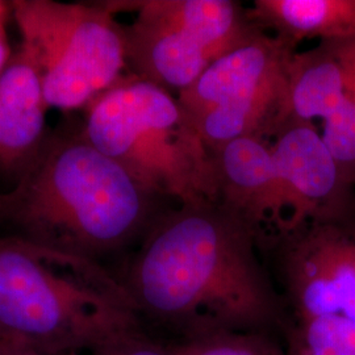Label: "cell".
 Masks as SVG:
<instances>
[{
	"label": "cell",
	"instance_id": "obj_1",
	"mask_svg": "<svg viewBox=\"0 0 355 355\" xmlns=\"http://www.w3.org/2000/svg\"><path fill=\"white\" fill-rule=\"evenodd\" d=\"M258 234L221 204L158 215L121 280L141 320L179 340L236 331L283 336V296L262 258Z\"/></svg>",
	"mask_w": 355,
	"mask_h": 355
},
{
	"label": "cell",
	"instance_id": "obj_2",
	"mask_svg": "<svg viewBox=\"0 0 355 355\" xmlns=\"http://www.w3.org/2000/svg\"><path fill=\"white\" fill-rule=\"evenodd\" d=\"M155 198L98 150L82 128L49 132L12 190L0 193V228L13 236L99 262L154 218Z\"/></svg>",
	"mask_w": 355,
	"mask_h": 355
},
{
	"label": "cell",
	"instance_id": "obj_3",
	"mask_svg": "<svg viewBox=\"0 0 355 355\" xmlns=\"http://www.w3.org/2000/svg\"><path fill=\"white\" fill-rule=\"evenodd\" d=\"M140 329L124 284L101 262L0 234V340L95 354Z\"/></svg>",
	"mask_w": 355,
	"mask_h": 355
},
{
	"label": "cell",
	"instance_id": "obj_4",
	"mask_svg": "<svg viewBox=\"0 0 355 355\" xmlns=\"http://www.w3.org/2000/svg\"><path fill=\"white\" fill-rule=\"evenodd\" d=\"M86 139L153 198L180 207L218 203L215 154L177 95L139 76H123L85 108Z\"/></svg>",
	"mask_w": 355,
	"mask_h": 355
},
{
	"label": "cell",
	"instance_id": "obj_5",
	"mask_svg": "<svg viewBox=\"0 0 355 355\" xmlns=\"http://www.w3.org/2000/svg\"><path fill=\"white\" fill-rule=\"evenodd\" d=\"M21 51L35 66L48 108H86L123 78V24L102 3L11 0Z\"/></svg>",
	"mask_w": 355,
	"mask_h": 355
},
{
	"label": "cell",
	"instance_id": "obj_6",
	"mask_svg": "<svg viewBox=\"0 0 355 355\" xmlns=\"http://www.w3.org/2000/svg\"><path fill=\"white\" fill-rule=\"evenodd\" d=\"M295 53L280 38L259 32L178 94L191 125L211 152L239 139H274L291 121Z\"/></svg>",
	"mask_w": 355,
	"mask_h": 355
},
{
	"label": "cell",
	"instance_id": "obj_7",
	"mask_svg": "<svg viewBox=\"0 0 355 355\" xmlns=\"http://www.w3.org/2000/svg\"><path fill=\"white\" fill-rule=\"evenodd\" d=\"M114 13L135 19L123 26L127 66L133 76L167 89H189L204 71L261 31L230 0H112Z\"/></svg>",
	"mask_w": 355,
	"mask_h": 355
},
{
	"label": "cell",
	"instance_id": "obj_8",
	"mask_svg": "<svg viewBox=\"0 0 355 355\" xmlns=\"http://www.w3.org/2000/svg\"><path fill=\"white\" fill-rule=\"evenodd\" d=\"M291 318L355 321V216L309 220L265 243Z\"/></svg>",
	"mask_w": 355,
	"mask_h": 355
},
{
	"label": "cell",
	"instance_id": "obj_9",
	"mask_svg": "<svg viewBox=\"0 0 355 355\" xmlns=\"http://www.w3.org/2000/svg\"><path fill=\"white\" fill-rule=\"evenodd\" d=\"M215 158L218 204L253 228L261 245L297 227L295 204L266 141H232Z\"/></svg>",
	"mask_w": 355,
	"mask_h": 355
},
{
	"label": "cell",
	"instance_id": "obj_10",
	"mask_svg": "<svg viewBox=\"0 0 355 355\" xmlns=\"http://www.w3.org/2000/svg\"><path fill=\"white\" fill-rule=\"evenodd\" d=\"M274 140L271 152L295 204L297 227L316 218L355 216L352 186L313 123L292 119Z\"/></svg>",
	"mask_w": 355,
	"mask_h": 355
},
{
	"label": "cell",
	"instance_id": "obj_11",
	"mask_svg": "<svg viewBox=\"0 0 355 355\" xmlns=\"http://www.w3.org/2000/svg\"><path fill=\"white\" fill-rule=\"evenodd\" d=\"M37 70L19 51L0 73V175L16 184L48 139Z\"/></svg>",
	"mask_w": 355,
	"mask_h": 355
},
{
	"label": "cell",
	"instance_id": "obj_12",
	"mask_svg": "<svg viewBox=\"0 0 355 355\" xmlns=\"http://www.w3.org/2000/svg\"><path fill=\"white\" fill-rule=\"evenodd\" d=\"M355 83V40L321 41L295 53L291 62V104L295 120H325Z\"/></svg>",
	"mask_w": 355,
	"mask_h": 355
},
{
	"label": "cell",
	"instance_id": "obj_13",
	"mask_svg": "<svg viewBox=\"0 0 355 355\" xmlns=\"http://www.w3.org/2000/svg\"><path fill=\"white\" fill-rule=\"evenodd\" d=\"M293 49L304 40H355V0H254L246 10Z\"/></svg>",
	"mask_w": 355,
	"mask_h": 355
},
{
	"label": "cell",
	"instance_id": "obj_14",
	"mask_svg": "<svg viewBox=\"0 0 355 355\" xmlns=\"http://www.w3.org/2000/svg\"><path fill=\"white\" fill-rule=\"evenodd\" d=\"M282 337L286 355H355V321L341 316L291 318Z\"/></svg>",
	"mask_w": 355,
	"mask_h": 355
},
{
	"label": "cell",
	"instance_id": "obj_15",
	"mask_svg": "<svg viewBox=\"0 0 355 355\" xmlns=\"http://www.w3.org/2000/svg\"><path fill=\"white\" fill-rule=\"evenodd\" d=\"M180 355H286L277 336L225 331L175 341Z\"/></svg>",
	"mask_w": 355,
	"mask_h": 355
},
{
	"label": "cell",
	"instance_id": "obj_16",
	"mask_svg": "<svg viewBox=\"0 0 355 355\" xmlns=\"http://www.w3.org/2000/svg\"><path fill=\"white\" fill-rule=\"evenodd\" d=\"M322 140L337 162L343 180L355 184V83L322 121Z\"/></svg>",
	"mask_w": 355,
	"mask_h": 355
},
{
	"label": "cell",
	"instance_id": "obj_17",
	"mask_svg": "<svg viewBox=\"0 0 355 355\" xmlns=\"http://www.w3.org/2000/svg\"><path fill=\"white\" fill-rule=\"evenodd\" d=\"M94 355H180V352L175 341L165 343L140 329L124 336Z\"/></svg>",
	"mask_w": 355,
	"mask_h": 355
},
{
	"label": "cell",
	"instance_id": "obj_18",
	"mask_svg": "<svg viewBox=\"0 0 355 355\" xmlns=\"http://www.w3.org/2000/svg\"><path fill=\"white\" fill-rule=\"evenodd\" d=\"M0 355H41L26 346L0 340Z\"/></svg>",
	"mask_w": 355,
	"mask_h": 355
},
{
	"label": "cell",
	"instance_id": "obj_19",
	"mask_svg": "<svg viewBox=\"0 0 355 355\" xmlns=\"http://www.w3.org/2000/svg\"><path fill=\"white\" fill-rule=\"evenodd\" d=\"M11 58L12 53L8 44L6 26H0V73L4 70V67L8 64Z\"/></svg>",
	"mask_w": 355,
	"mask_h": 355
},
{
	"label": "cell",
	"instance_id": "obj_20",
	"mask_svg": "<svg viewBox=\"0 0 355 355\" xmlns=\"http://www.w3.org/2000/svg\"><path fill=\"white\" fill-rule=\"evenodd\" d=\"M10 16H12L11 1L0 0V26H7Z\"/></svg>",
	"mask_w": 355,
	"mask_h": 355
}]
</instances>
